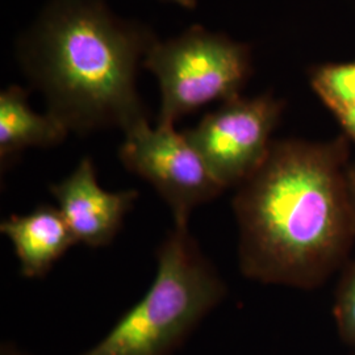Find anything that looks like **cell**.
Masks as SVG:
<instances>
[{
  "instance_id": "obj_1",
  "label": "cell",
  "mask_w": 355,
  "mask_h": 355,
  "mask_svg": "<svg viewBox=\"0 0 355 355\" xmlns=\"http://www.w3.org/2000/svg\"><path fill=\"white\" fill-rule=\"evenodd\" d=\"M159 38L121 17L108 0H46L15 40V58L48 114L70 133L120 129L149 119L137 89L145 57Z\"/></svg>"
},
{
  "instance_id": "obj_2",
  "label": "cell",
  "mask_w": 355,
  "mask_h": 355,
  "mask_svg": "<svg viewBox=\"0 0 355 355\" xmlns=\"http://www.w3.org/2000/svg\"><path fill=\"white\" fill-rule=\"evenodd\" d=\"M338 189L334 148L271 144L266 161L234 199L243 271L265 282L308 279L341 239Z\"/></svg>"
},
{
  "instance_id": "obj_3",
  "label": "cell",
  "mask_w": 355,
  "mask_h": 355,
  "mask_svg": "<svg viewBox=\"0 0 355 355\" xmlns=\"http://www.w3.org/2000/svg\"><path fill=\"white\" fill-rule=\"evenodd\" d=\"M155 254L149 290L79 355H175L223 302L225 284L189 225H174Z\"/></svg>"
},
{
  "instance_id": "obj_4",
  "label": "cell",
  "mask_w": 355,
  "mask_h": 355,
  "mask_svg": "<svg viewBox=\"0 0 355 355\" xmlns=\"http://www.w3.org/2000/svg\"><path fill=\"white\" fill-rule=\"evenodd\" d=\"M142 67L158 82L157 124L175 125L211 103L241 96L253 60L248 44L193 24L175 37L158 40Z\"/></svg>"
},
{
  "instance_id": "obj_5",
  "label": "cell",
  "mask_w": 355,
  "mask_h": 355,
  "mask_svg": "<svg viewBox=\"0 0 355 355\" xmlns=\"http://www.w3.org/2000/svg\"><path fill=\"white\" fill-rule=\"evenodd\" d=\"M119 159L129 173L146 180L162 198L174 225L187 227L192 212L225 190L212 175L184 132L175 125L141 120L124 132Z\"/></svg>"
},
{
  "instance_id": "obj_6",
  "label": "cell",
  "mask_w": 355,
  "mask_h": 355,
  "mask_svg": "<svg viewBox=\"0 0 355 355\" xmlns=\"http://www.w3.org/2000/svg\"><path fill=\"white\" fill-rule=\"evenodd\" d=\"M282 111L283 103L271 94L237 96L183 132L216 180L228 189L245 183L263 165Z\"/></svg>"
},
{
  "instance_id": "obj_7",
  "label": "cell",
  "mask_w": 355,
  "mask_h": 355,
  "mask_svg": "<svg viewBox=\"0 0 355 355\" xmlns=\"http://www.w3.org/2000/svg\"><path fill=\"white\" fill-rule=\"evenodd\" d=\"M51 193L76 245L89 248H103L114 241L139 199L137 190H104L91 157L82 158L67 177L51 184Z\"/></svg>"
},
{
  "instance_id": "obj_8",
  "label": "cell",
  "mask_w": 355,
  "mask_h": 355,
  "mask_svg": "<svg viewBox=\"0 0 355 355\" xmlns=\"http://www.w3.org/2000/svg\"><path fill=\"white\" fill-rule=\"evenodd\" d=\"M0 232L13 246L21 275L31 279L44 278L76 245L60 209L51 204H41L26 215L7 217Z\"/></svg>"
},
{
  "instance_id": "obj_9",
  "label": "cell",
  "mask_w": 355,
  "mask_h": 355,
  "mask_svg": "<svg viewBox=\"0 0 355 355\" xmlns=\"http://www.w3.org/2000/svg\"><path fill=\"white\" fill-rule=\"evenodd\" d=\"M70 130L54 116L37 114L29 91L11 85L0 92V168L7 171L28 149H49L64 142Z\"/></svg>"
},
{
  "instance_id": "obj_10",
  "label": "cell",
  "mask_w": 355,
  "mask_h": 355,
  "mask_svg": "<svg viewBox=\"0 0 355 355\" xmlns=\"http://www.w3.org/2000/svg\"><path fill=\"white\" fill-rule=\"evenodd\" d=\"M338 322L343 337L355 343V274L343 292L338 306Z\"/></svg>"
},
{
  "instance_id": "obj_11",
  "label": "cell",
  "mask_w": 355,
  "mask_h": 355,
  "mask_svg": "<svg viewBox=\"0 0 355 355\" xmlns=\"http://www.w3.org/2000/svg\"><path fill=\"white\" fill-rule=\"evenodd\" d=\"M0 355H31L24 350L19 349L16 345L11 343H6L0 347Z\"/></svg>"
},
{
  "instance_id": "obj_12",
  "label": "cell",
  "mask_w": 355,
  "mask_h": 355,
  "mask_svg": "<svg viewBox=\"0 0 355 355\" xmlns=\"http://www.w3.org/2000/svg\"><path fill=\"white\" fill-rule=\"evenodd\" d=\"M162 1L174 4V6H178L180 8L189 10V11H192L198 7V0H162Z\"/></svg>"
}]
</instances>
